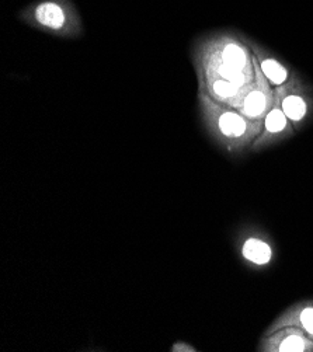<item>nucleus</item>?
<instances>
[{"label":"nucleus","mask_w":313,"mask_h":352,"mask_svg":"<svg viewBox=\"0 0 313 352\" xmlns=\"http://www.w3.org/2000/svg\"><path fill=\"white\" fill-rule=\"evenodd\" d=\"M215 117V125L225 139L239 140L248 135L249 122L248 118L243 117L241 113L230 111V110H218Z\"/></svg>","instance_id":"obj_1"},{"label":"nucleus","mask_w":313,"mask_h":352,"mask_svg":"<svg viewBox=\"0 0 313 352\" xmlns=\"http://www.w3.org/2000/svg\"><path fill=\"white\" fill-rule=\"evenodd\" d=\"M280 337L271 338L270 342L263 346L264 351H278V352H305V351H313V341L312 338H306L302 333L296 331L295 327H291V330L281 331L277 334Z\"/></svg>","instance_id":"obj_2"},{"label":"nucleus","mask_w":313,"mask_h":352,"mask_svg":"<svg viewBox=\"0 0 313 352\" xmlns=\"http://www.w3.org/2000/svg\"><path fill=\"white\" fill-rule=\"evenodd\" d=\"M267 91L268 87L263 83H260V87L250 90L241 101L240 113L245 114V117L249 120L261 118L270 107V97Z\"/></svg>","instance_id":"obj_3"},{"label":"nucleus","mask_w":313,"mask_h":352,"mask_svg":"<svg viewBox=\"0 0 313 352\" xmlns=\"http://www.w3.org/2000/svg\"><path fill=\"white\" fill-rule=\"evenodd\" d=\"M34 16H36L39 24L52 31L62 30L67 23L66 10L56 2H44L39 5Z\"/></svg>","instance_id":"obj_4"},{"label":"nucleus","mask_w":313,"mask_h":352,"mask_svg":"<svg viewBox=\"0 0 313 352\" xmlns=\"http://www.w3.org/2000/svg\"><path fill=\"white\" fill-rule=\"evenodd\" d=\"M241 256L253 265H267L272 258L271 245L260 237H249L241 244Z\"/></svg>","instance_id":"obj_5"},{"label":"nucleus","mask_w":313,"mask_h":352,"mask_svg":"<svg viewBox=\"0 0 313 352\" xmlns=\"http://www.w3.org/2000/svg\"><path fill=\"white\" fill-rule=\"evenodd\" d=\"M290 128V120L283 111L281 105H274V107L267 113L264 120V135L260 139V144L266 138H272L275 135H281L287 132Z\"/></svg>","instance_id":"obj_6"},{"label":"nucleus","mask_w":313,"mask_h":352,"mask_svg":"<svg viewBox=\"0 0 313 352\" xmlns=\"http://www.w3.org/2000/svg\"><path fill=\"white\" fill-rule=\"evenodd\" d=\"M219 59L222 63H225L229 67L240 69V70H248L249 69V55L246 50L236 43L225 44L221 50Z\"/></svg>","instance_id":"obj_7"},{"label":"nucleus","mask_w":313,"mask_h":352,"mask_svg":"<svg viewBox=\"0 0 313 352\" xmlns=\"http://www.w3.org/2000/svg\"><path fill=\"white\" fill-rule=\"evenodd\" d=\"M211 69H214V74H215L214 79H222V80L232 82L233 85H236L241 89H246L250 85V76L248 74V70L229 67L225 63H222L221 59L218 62H215L211 66Z\"/></svg>","instance_id":"obj_8"},{"label":"nucleus","mask_w":313,"mask_h":352,"mask_svg":"<svg viewBox=\"0 0 313 352\" xmlns=\"http://www.w3.org/2000/svg\"><path fill=\"white\" fill-rule=\"evenodd\" d=\"M260 72L266 79H268L270 83L275 86L284 85L288 79L287 67L271 56H266L260 60Z\"/></svg>","instance_id":"obj_9"},{"label":"nucleus","mask_w":313,"mask_h":352,"mask_svg":"<svg viewBox=\"0 0 313 352\" xmlns=\"http://www.w3.org/2000/svg\"><path fill=\"white\" fill-rule=\"evenodd\" d=\"M281 107H283V111L285 113V116L288 117V120L292 122H296V124L303 121V118L307 114L306 100L302 96L295 94V93L288 94L283 98Z\"/></svg>","instance_id":"obj_10"},{"label":"nucleus","mask_w":313,"mask_h":352,"mask_svg":"<svg viewBox=\"0 0 313 352\" xmlns=\"http://www.w3.org/2000/svg\"><path fill=\"white\" fill-rule=\"evenodd\" d=\"M291 320H292V323H288L287 326H290V324L298 326L295 329H302V331L309 338L313 340V305H302V306L295 307L291 311ZM287 326H284V327H287Z\"/></svg>","instance_id":"obj_11"},{"label":"nucleus","mask_w":313,"mask_h":352,"mask_svg":"<svg viewBox=\"0 0 313 352\" xmlns=\"http://www.w3.org/2000/svg\"><path fill=\"white\" fill-rule=\"evenodd\" d=\"M241 90V87L222 79H213L211 83V93L219 100H233L240 94Z\"/></svg>","instance_id":"obj_12"}]
</instances>
